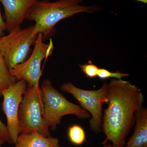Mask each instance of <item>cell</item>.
Wrapping results in <instances>:
<instances>
[{
	"label": "cell",
	"instance_id": "obj_1",
	"mask_svg": "<svg viewBox=\"0 0 147 147\" xmlns=\"http://www.w3.org/2000/svg\"><path fill=\"white\" fill-rule=\"evenodd\" d=\"M108 105L102 116V130L115 147H123L125 138L135 123V114L144 101L141 90L122 79H113L108 84Z\"/></svg>",
	"mask_w": 147,
	"mask_h": 147
},
{
	"label": "cell",
	"instance_id": "obj_2",
	"mask_svg": "<svg viewBox=\"0 0 147 147\" xmlns=\"http://www.w3.org/2000/svg\"><path fill=\"white\" fill-rule=\"evenodd\" d=\"M83 0H59L50 2L49 0H39L27 19L33 21L32 34L42 33L45 41L54 33V27L59 21L81 12L91 13L99 8L96 6L80 4Z\"/></svg>",
	"mask_w": 147,
	"mask_h": 147
},
{
	"label": "cell",
	"instance_id": "obj_3",
	"mask_svg": "<svg viewBox=\"0 0 147 147\" xmlns=\"http://www.w3.org/2000/svg\"><path fill=\"white\" fill-rule=\"evenodd\" d=\"M41 89L43 103L42 117L47 126L52 130L56 129L64 116L73 115L82 119L90 117L91 115L88 111L66 99L53 86L49 79L42 82Z\"/></svg>",
	"mask_w": 147,
	"mask_h": 147
},
{
	"label": "cell",
	"instance_id": "obj_4",
	"mask_svg": "<svg viewBox=\"0 0 147 147\" xmlns=\"http://www.w3.org/2000/svg\"><path fill=\"white\" fill-rule=\"evenodd\" d=\"M42 92L40 87L28 86L18 111L19 134L36 131L50 137L49 127L42 117Z\"/></svg>",
	"mask_w": 147,
	"mask_h": 147
},
{
	"label": "cell",
	"instance_id": "obj_5",
	"mask_svg": "<svg viewBox=\"0 0 147 147\" xmlns=\"http://www.w3.org/2000/svg\"><path fill=\"white\" fill-rule=\"evenodd\" d=\"M34 26L12 30L8 34L1 37L0 53L10 71L17 65L28 59L30 49L34 45L38 35L32 34Z\"/></svg>",
	"mask_w": 147,
	"mask_h": 147
},
{
	"label": "cell",
	"instance_id": "obj_6",
	"mask_svg": "<svg viewBox=\"0 0 147 147\" xmlns=\"http://www.w3.org/2000/svg\"><path fill=\"white\" fill-rule=\"evenodd\" d=\"M108 84L104 83L99 89L86 90L75 86L70 82L61 85V90L72 95L78 100L81 107L91 115L90 128L96 133L102 130V107L104 103L108 104Z\"/></svg>",
	"mask_w": 147,
	"mask_h": 147
},
{
	"label": "cell",
	"instance_id": "obj_7",
	"mask_svg": "<svg viewBox=\"0 0 147 147\" xmlns=\"http://www.w3.org/2000/svg\"><path fill=\"white\" fill-rule=\"evenodd\" d=\"M34 45V48L30 56L23 63L15 66L10 72L17 81H25L28 86L38 87L42 75V61L53 54L54 47L51 40L48 44L44 42L42 33L38 35Z\"/></svg>",
	"mask_w": 147,
	"mask_h": 147
},
{
	"label": "cell",
	"instance_id": "obj_8",
	"mask_svg": "<svg viewBox=\"0 0 147 147\" xmlns=\"http://www.w3.org/2000/svg\"><path fill=\"white\" fill-rule=\"evenodd\" d=\"M27 88L26 82L19 80L1 91L3 97L2 108L6 117L7 127L12 144H16L19 135L18 111Z\"/></svg>",
	"mask_w": 147,
	"mask_h": 147
},
{
	"label": "cell",
	"instance_id": "obj_9",
	"mask_svg": "<svg viewBox=\"0 0 147 147\" xmlns=\"http://www.w3.org/2000/svg\"><path fill=\"white\" fill-rule=\"evenodd\" d=\"M39 0H0L4 10L6 30L20 27Z\"/></svg>",
	"mask_w": 147,
	"mask_h": 147
},
{
	"label": "cell",
	"instance_id": "obj_10",
	"mask_svg": "<svg viewBox=\"0 0 147 147\" xmlns=\"http://www.w3.org/2000/svg\"><path fill=\"white\" fill-rule=\"evenodd\" d=\"M134 132L125 147H147V110L143 106L135 114Z\"/></svg>",
	"mask_w": 147,
	"mask_h": 147
},
{
	"label": "cell",
	"instance_id": "obj_11",
	"mask_svg": "<svg viewBox=\"0 0 147 147\" xmlns=\"http://www.w3.org/2000/svg\"><path fill=\"white\" fill-rule=\"evenodd\" d=\"M14 147H61L59 140L55 137H46L36 131L18 135Z\"/></svg>",
	"mask_w": 147,
	"mask_h": 147
},
{
	"label": "cell",
	"instance_id": "obj_12",
	"mask_svg": "<svg viewBox=\"0 0 147 147\" xmlns=\"http://www.w3.org/2000/svg\"><path fill=\"white\" fill-rule=\"evenodd\" d=\"M17 81L7 67L4 59L0 53V92L7 89Z\"/></svg>",
	"mask_w": 147,
	"mask_h": 147
},
{
	"label": "cell",
	"instance_id": "obj_13",
	"mask_svg": "<svg viewBox=\"0 0 147 147\" xmlns=\"http://www.w3.org/2000/svg\"><path fill=\"white\" fill-rule=\"evenodd\" d=\"M68 137L72 144L77 146L82 144L86 141L85 131L82 127L79 125H73L69 127Z\"/></svg>",
	"mask_w": 147,
	"mask_h": 147
},
{
	"label": "cell",
	"instance_id": "obj_14",
	"mask_svg": "<svg viewBox=\"0 0 147 147\" xmlns=\"http://www.w3.org/2000/svg\"><path fill=\"white\" fill-rule=\"evenodd\" d=\"M128 76L129 74H127L123 73L119 71L112 72L104 68H99L97 76L101 79H107L110 78L121 79L122 77Z\"/></svg>",
	"mask_w": 147,
	"mask_h": 147
},
{
	"label": "cell",
	"instance_id": "obj_15",
	"mask_svg": "<svg viewBox=\"0 0 147 147\" xmlns=\"http://www.w3.org/2000/svg\"><path fill=\"white\" fill-rule=\"evenodd\" d=\"M79 67L87 77L93 78L97 76L99 68L91 63L84 65H79Z\"/></svg>",
	"mask_w": 147,
	"mask_h": 147
},
{
	"label": "cell",
	"instance_id": "obj_16",
	"mask_svg": "<svg viewBox=\"0 0 147 147\" xmlns=\"http://www.w3.org/2000/svg\"><path fill=\"white\" fill-rule=\"evenodd\" d=\"M2 96L1 92H0V96ZM0 138L4 143L7 142L9 144H12L9 137L8 129L6 125L3 123L0 119Z\"/></svg>",
	"mask_w": 147,
	"mask_h": 147
},
{
	"label": "cell",
	"instance_id": "obj_17",
	"mask_svg": "<svg viewBox=\"0 0 147 147\" xmlns=\"http://www.w3.org/2000/svg\"><path fill=\"white\" fill-rule=\"evenodd\" d=\"M6 30V26L0 11V36H2L4 35V32Z\"/></svg>",
	"mask_w": 147,
	"mask_h": 147
},
{
	"label": "cell",
	"instance_id": "obj_18",
	"mask_svg": "<svg viewBox=\"0 0 147 147\" xmlns=\"http://www.w3.org/2000/svg\"><path fill=\"white\" fill-rule=\"evenodd\" d=\"M115 147L113 145H111L110 144H104V147Z\"/></svg>",
	"mask_w": 147,
	"mask_h": 147
},
{
	"label": "cell",
	"instance_id": "obj_19",
	"mask_svg": "<svg viewBox=\"0 0 147 147\" xmlns=\"http://www.w3.org/2000/svg\"><path fill=\"white\" fill-rule=\"evenodd\" d=\"M136 1L141 2L145 3H147V0H136Z\"/></svg>",
	"mask_w": 147,
	"mask_h": 147
},
{
	"label": "cell",
	"instance_id": "obj_20",
	"mask_svg": "<svg viewBox=\"0 0 147 147\" xmlns=\"http://www.w3.org/2000/svg\"><path fill=\"white\" fill-rule=\"evenodd\" d=\"M4 142L0 138V147H2V146L3 144H4Z\"/></svg>",
	"mask_w": 147,
	"mask_h": 147
},
{
	"label": "cell",
	"instance_id": "obj_21",
	"mask_svg": "<svg viewBox=\"0 0 147 147\" xmlns=\"http://www.w3.org/2000/svg\"><path fill=\"white\" fill-rule=\"evenodd\" d=\"M1 36H0V39H1Z\"/></svg>",
	"mask_w": 147,
	"mask_h": 147
}]
</instances>
